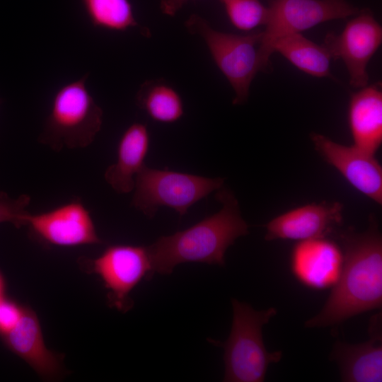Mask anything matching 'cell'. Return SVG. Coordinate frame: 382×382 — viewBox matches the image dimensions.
Wrapping results in <instances>:
<instances>
[{
	"mask_svg": "<svg viewBox=\"0 0 382 382\" xmlns=\"http://www.w3.org/2000/svg\"><path fill=\"white\" fill-rule=\"evenodd\" d=\"M381 313L374 316L369 323V339L358 344L337 341L333 346L330 359L340 371L344 382L382 381Z\"/></svg>",
	"mask_w": 382,
	"mask_h": 382,
	"instance_id": "cell-15",
	"label": "cell"
},
{
	"mask_svg": "<svg viewBox=\"0 0 382 382\" xmlns=\"http://www.w3.org/2000/svg\"><path fill=\"white\" fill-rule=\"evenodd\" d=\"M30 202V197L23 194L16 199L0 191V223L9 222L19 228L25 226V218L29 213L27 207Z\"/></svg>",
	"mask_w": 382,
	"mask_h": 382,
	"instance_id": "cell-22",
	"label": "cell"
},
{
	"mask_svg": "<svg viewBox=\"0 0 382 382\" xmlns=\"http://www.w3.org/2000/svg\"><path fill=\"white\" fill-rule=\"evenodd\" d=\"M78 262L83 271L100 277L108 290V305L124 313L134 305L129 296L132 289L142 279L152 277L146 246L111 245L98 257H81Z\"/></svg>",
	"mask_w": 382,
	"mask_h": 382,
	"instance_id": "cell-8",
	"label": "cell"
},
{
	"mask_svg": "<svg viewBox=\"0 0 382 382\" xmlns=\"http://www.w3.org/2000/svg\"><path fill=\"white\" fill-rule=\"evenodd\" d=\"M316 151L357 190L378 204H382V168L374 155L354 145L339 144L312 133Z\"/></svg>",
	"mask_w": 382,
	"mask_h": 382,
	"instance_id": "cell-11",
	"label": "cell"
},
{
	"mask_svg": "<svg viewBox=\"0 0 382 382\" xmlns=\"http://www.w3.org/2000/svg\"><path fill=\"white\" fill-rule=\"evenodd\" d=\"M88 73L55 93L38 141L55 151L88 146L100 132L102 108L86 87Z\"/></svg>",
	"mask_w": 382,
	"mask_h": 382,
	"instance_id": "cell-4",
	"label": "cell"
},
{
	"mask_svg": "<svg viewBox=\"0 0 382 382\" xmlns=\"http://www.w3.org/2000/svg\"><path fill=\"white\" fill-rule=\"evenodd\" d=\"M272 52H279L301 71L315 77H332L330 60L326 48L304 37L293 33L277 39Z\"/></svg>",
	"mask_w": 382,
	"mask_h": 382,
	"instance_id": "cell-18",
	"label": "cell"
},
{
	"mask_svg": "<svg viewBox=\"0 0 382 382\" xmlns=\"http://www.w3.org/2000/svg\"><path fill=\"white\" fill-rule=\"evenodd\" d=\"M224 180L190 173L160 170L144 165L135 177L132 204L150 218L161 207L180 216L211 192L222 187Z\"/></svg>",
	"mask_w": 382,
	"mask_h": 382,
	"instance_id": "cell-6",
	"label": "cell"
},
{
	"mask_svg": "<svg viewBox=\"0 0 382 382\" xmlns=\"http://www.w3.org/2000/svg\"><path fill=\"white\" fill-rule=\"evenodd\" d=\"M188 1V0H161V9L168 16H173Z\"/></svg>",
	"mask_w": 382,
	"mask_h": 382,
	"instance_id": "cell-24",
	"label": "cell"
},
{
	"mask_svg": "<svg viewBox=\"0 0 382 382\" xmlns=\"http://www.w3.org/2000/svg\"><path fill=\"white\" fill-rule=\"evenodd\" d=\"M6 280L0 270V301L6 296Z\"/></svg>",
	"mask_w": 382,
	"mask_h": 382,
	"instance_id": "cell-25",
	"label": "cell"
},
{
	"mask_svg": "<svg viewBox=\"0 0 382 382\" xmlns=\"http://www.w3.org/2000/svg\"><path fill=\"white\" fill-rule=\"evenodd\" d=\"M136 103L151 119L158 122H175L184 113L180 94L163 80L145 81L137 93Z\"/></svg>",
	"mask_w": 382,
	"mask_h": 382,
	"instance_id": "cell-19",
	"label": "cell"
},
{
	"mask_svg": "<svg viewBox=\"0 0 382 382\" xmlns=\"http://www.w3.org/2000/svg\"><path fill=\"white\" fill-rule=\"evenodd\" d=\"M150 137L146 125L140 122L130 125L122 134L117 149V160L105 170L104 177L119 194L134 190L135 177L145 165Z\"/></svg>",
	"mask_w": 382,
	"mask_h": 382,
	"instance_id": "cell-17",
	"label": "cell"
},
{
	"mask_svg": "<svg viewBox=\"0 0 382 382\" xmlns=\"http://www.w3.org/2000/svg\"><path fill=\"white\" fill-rule=\"evenodd\" d=\"M24 305L5 296L0 301V337L7 334L18 322Z\"/></svg>",
	"mask_w": 382,
	"mask_h": 382,
	"instance_id": "cell-23",
	"label": "cell"
},
{
	"mask_svg": "<svg viewBox=\"0 0 382 382\" xmlns=\"http://www.w3.org/2000/svg\"><path fill=\"white\" fill-rule=\"evenodd\" d=\"M231 23L236 28L250 31L265 25L269 9L260 0H219Z\"/></svg>",
	"mask_w": 382,
	"mask_h": 382,
	"instance_id": "cell-21",
	"label": "cell"
},
{
	"mask_svg": "<svg viewBox=\"0 0 382 382\" xmlns=\"http://www.w3.org/2000/svg\"><path fill=\"white\" fill-rule=\"evenodd\" d=\"M348 120L353 145L375 155L382 143L381 83L366 86L352 95Z\"/></svg>",
	"mask_w": 382,
	"mask_h": 382,
	"instance_id": "cell-16",
	"label": "cell"
},
{
	"mask_svg": "<svg viewBox=\"0 0 382 382\" xmlns=\"http://www.w3.org/2000/svg\"><path fill=\"white\" fill-rule=\"evenodd\" d=\"M91 24L98 28L122 32L142 28L129 0H81Z\"/></svg>",
	"mask_w": 382,
	"mask_h": 382,
	"instance_id": "cell-20",
	"label": "cell"
},
{
	"mask_svg": "<svg viewBox=\"0 0 382 382\" xmlns=\"http://www.w3.org/2000/svg\"><path fill=\"white\" fill-rule=\"evenodd\" d=\"M25 226L40 241L59 247L102 244L89 211L72 200L45 212L28 213Z\"/></svg>",
	"mask_w": 382,
	"mask_h": 382,
	"instance_id": "cell-10",
	"label": "cell"
},
{
	"mask_svg": "<svg viewBox=\"0 0 382 382\" xmlns=\"http://www.w3.org/2000/svg\"><path fill=\"white\" fill-rule=\"evenodd\" d=\"M339 202L312 203L284 212L266 225L265 239L304 241L326 237L342 221Z\"/></svg>",
	"mask_w": 382,
	"mask_h": 382,
	"instance_id": "cell-13",
	"label": "cell"
},
{
	"mask_svg": "<svg viewBox=\"0 0 382 382\" xmlns=\"http://www.w3.org/2000/svg\"><path fill=\"white\" fill-rule=\"evenodd\" d=\"M233 320L230 335L224 343L226 382H262L270 364L279 362L281 351L270 352L262 338V327L277 314L270 307L257 311L250 305L232 299Z\"/></svg>",
	"mask_w": 382,
	"mask_h": 382,
	"instance_id": "cell-3",
	"label": "cell"
},
{
	"mask_svg": "<svg viewBox=\"0 0 382 382\" xmlns=\"http://www.w3.org/2000/svg\"><path fill=\"white\" fill-rule=\"evenodd\" d=\"M1 100L0 99V105H1Z\"/></svg>",
	"mask_w": 382,
	"mask_h": 382,
	"instance_id": "cell-26",
	"label": "cell"
},
{
	"mask_svg": "<svg viewBox=\"0 0 382 382\" xmlns=\"http://www.w3.org/2000/svg\"><path fill=\"white\" fill-rule=\"evenodd\" d=\"M368 228H351L338 235L343 253L340 277L320 311L308 320L309 328L337 325L382 306V236L374 217Z\"/></svg>",
	"mask_w": 382,
	"mask_h": 382,
	"instance_id": "cell-1",
	"label": "cell"
},
{
	"mask_svg": "<svg viewBox=\"0 0 382 382\" xmlns=\"http://www.w3.org/2000/svg\"><path fill=\"white\" fill-rule=\"evenodd\" d=\"M215 197L222 205L218 212L146 246L152 277L155 273L170 274L184 262L225 265L226 250L238 238L248 233V225L231 191L220 188Z\"/></svg>",
	"mask_w": 382,
	"mask_h": 382,
	"instance_id": "cell-2",
	"label": "cell"
},
{
	"mask_svg": "<svg viewBox=\"0 0 382 382\" xmlns=\"http://www.w3.org/2000/svg\"><path fill=\"white\" fill-rule=\"evenodd\" d=\"M382 42V28L369 9H360L339 35L328 33L323 45L332 59H340L349 74V84L368 86L367 66Z\"/></svg>",
	"mask_w": 382,
	"mask_h": 382,
	"instance_id": "cell-9",
	"label": "cell"
},
{
	"mask_svg": "<svg viewBox=\"0 0 382 382\" xmlns=\"http://www.w3.org/2000/svg\"><path fill=\"white\" fill-rule=\"evenodd\" d=\"M187 29L200 36L216 65L231 86L233 105L245 103L256 74L265 71L259 54L261 32L247 35L224 33L213 28L202 17L192 14L185 23Z\"/></svg>",
	"mask_w": 382,
	"mask_h": 382,
	"instance_id": "cell-5",
	"label": "cell"
},
{
	"mask_svg": "<svg viewBox=\"0 0 382 382\" xmlns=\"http://www.w3.org/2000/svg\"><path fill=\"white\" fill-rule=\"evenodd\" d=\"M343 264L342 248L326 237L298 241L290 256V269L296 279L315 290L332 287Z\"/></svg>",
	"mask_w": 382,
	"mask_h": 382,
	"instance_id": "cell-12",
	"label": "cell"
},
{
	"mask_svg": "<svg viewBox=\"0 0 382 382\" xmlns=\"http://www.w3.org/2000/svg\"><path fill=\"white\" fill-rule=\"evenodd\" d=\"M4 346L24 360L45 381H55L64 375V355L47 348L36 313L24 305L16 325L0 337Z\"/></svg>",
	"mask_w": 382,
	"mask_h": 382,
	"instance_id": "cell-14",
	"label": "cell"
},
{
	"mask_svg": "<svg viewBox=\"0 0 382 382\" xmlns=\"http://www.w3.org/2000/svg\"><path fill=\"white\" fill-rule=\"evenodd\" d=\"M267 7L269 16L259 45L265 71L273 54L272 46L279 37L301 33L320 23L344 19L360 11L345 0H268Z\"/></svg>",
	"mask_w": 382,
	"mask_h": 382,
	"instance_id": "cell-7",
	"label": "cell"
}]
</instances>
